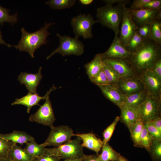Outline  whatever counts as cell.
<instances>
[{
  "mask_svg": "<svg viewBox=\"0 0 161 161\" xmlns=\"http://www.w3.org/2000/svg\"><path fill=\"white\" fill-rule=\"evenodd\" d=\"M161 80V59L158 60L151 70Z\"/></svg>",
  "mask_w": 161,
  "mask_h": 161,
  "instance_id": "obj_43",
  "label": "cell"
},
{
  "mask_svg": "<svg viewBox=\"0 0 161 161\" xmlns=\"http://www.w3.org/2000/svg\"><path fill=\"white\" fill-rule=\"evenodd\" d=\"M103 61L116 72L121 78L138 77L127 59H103Z\"/></svg>",
  "mask_w": 161,
  "mask_h": 161,
  "instance_id": "obj_14",
  "label": "cell"
},
{
  "mask_svg": "<svg viewBox=\"0 0 161 161\" xmlns=\"http://www.w3.org/2000/svg\"><path fill=\"white\" fill-rule=\"evenodd\" d=\"M120 120V117L118 116H116L112 123L104 130L103 132V145L108 143L110 140L116 126Z\"/></svg>",
  "mask_w": 161,
  "mask_h": 161,
  "instance_id": "obj_33",
  "label": "cell"
},
{
  "mask_svg": "<svg viewBox=\"0 0 161 161\" xmlns=\"http://www.w3.org/2000/svg\"><path fill=\"white\" fill-rule=\"evenodd\" d=\"M76 2L75 0H50L45 4L52 9L62 10L71 8Z\"/></svg>",
  "mask_w": 161,
  "mask_h": 161,
  "instance_id": "obj_28",
  "label": "cell"
},
{
  "mask_svg": "<svg viewBox=\"0 0 161 161\" xmlns=\"http://www.w3.org/2000/svg\"><path fill=\"white\" fill-rule=\"evenodd\" d=\"M126 5L119 4L113 6L107 4L97 9L96 17L102 26L114 31L115 35L119 34L120 26L121 23Z\"/></svg>",
  "mask_w": 161,
  "mask_h": 161,
  "instance_id": "obj_3",
  "label": "cell"
},
{
  "mask_svg": "<svg viewBox=\"0 0 161 161\" xmlns=\"http://www.w3.org/2000/svg\"><path fill=\"white\" fill-rule=\"evenodd\" d=\"M161 8L154 9L143 8L138 10H133L129 8L131 18L139 28L145 24H151L156 20V16Z\"/></svg>",
  "mask_w": 161,
  "mask_h": 161,
  "instance_id": "obj_13",
  "label": "cell"
},
{
  "mask_svg": "<svg viewBox=\"0 0 161 161\" xmlns=\"http://www.w3.org/2000/svg\"><path fill=\"white\" fill-rule=\"evenodd\" d=\"M103 62L104 66L103 70L109 84L118 87V83L121 78L120 76L113 69Z\"/></svg>",
  "mask_w": 161,
  "mask_h": 161,
  "instance_id": "obj_29",
  "label": "cell"
},
{
  "mask_svg": "<svg viewBox=\"0 0 161 161\" xmlns=\"http://www.w3.org/2000/svg\"><path fill=\"white\" fill-rule=\"evenodd\" d=\"M42 67H39L38 72L35 74L22 72L18 77V80L21 84H24L29 92L37 94V88L42 78Z\"/></svg>",
  "mask_w": 161,
  "mask_h": 161,
  "instance_id": "obj_17",
  "label": "cell"
},
{
  "mask_svg": "<svg viewBox=\"0 0 161 161\" xmlns=\"http://www.w3.org/2000/svg\"><path fill=\"white\" fill-rule=\"evenodd\" d=\"M145 8L154 9L161 8V0H150L144 5L143 8Z\"/></svg>",
  "mask_w": 161,
  "mask_h": 161,
  "instance_id": "obj_41",
  "label": "cell"
},
{
  "mask_svg": "<svg viewBox=\"0 0 161 161\" xmlns=\"http://www.w3.org/2000/svg\"><path fill=\"white\" fill-rule=\"evenodd\" d=\"M0 161H13L11 158L9 156L0 158Z\"/></svg>",
  "mask_w": 161,
  "mask_h": 161,
  "instance_id": "obj_50",
  "label": "cell"
},
{
  "mask_svg": "<svg viewBox=\"0 0 161 161\" xmlns=\"http://www.w3.org/2000/svg\"><path fill=\"white\" fill-rule=\"evenodd\" d=\"M144 40L139 34L137 31L129 41L126 49L130 52L133 53Z\"/></svg>",
  "mask_w": 161,
  "mask_h": 161,
  "instance_id": "obj_35",
  "label": "cell"
},
{
  "mask_svg": "<svg viewBox=\"0 0 161 161\" xmlns=\"http://www.w3.org/2000/svg\"><path fill=\"white\" fill-rule=\"evenodd\" d=\"M153 125L161 132V118L159 117L151 121Z\"/></svg>",
  "mask_w": 161,
  "mask_h": 161,
  "instance_id": "obj_45",
  "label": "cell"
},
{
  "mask_svg": "<svg viewBox=\"0 0 161 161\" xmlns=\"http://www.w3.org/2000/svg\"><path fill=\"white\" fill-rule=\"evenodd\" d=\"M118 88L125 95L145 89L144 84L138 77L121 78L118 83Z\"/></svg>",
  "mask_w": 161,
  "mask_h": 161,
  "instance_id": "obj_15",
  "label": "cell"
},
{
  "mask_svg": "<svg viewBox=\"0 0 161 161\" xmlns=\"http://www.w3.org/2000/svg\"><path fill=\"white\" fill-rule=\"evenodd\" d=\"M148 93L143 89L124 96V104L137 112L139 108L145 100Z\"/></svg>",
  "mask_w": 161,
  "mask_h": 161,
  "instance_id": "obj_20",
  "label": "cell"
},
{
  "mask_svg": "<svg viewBox=\"0 0 161 161\" xmlns=\"http://www.w3.org/2000/svg\"><path fill=\"white\" fill-rule=\"evenodd\" d=\"M153 161H161V142L153 140L148 151Z\"/></svg>",
  "mask_w": 161,
  "mask_h": 161,
  "instance_id": "obj_32",
  "label": "cell"
},
{
  "mask_svg": "<svg viewBox=\"0 0 161 161\" xmlns=\"http://www.w3.org/2000/svg\"><path fill=\"white\" fill-rule=\"evenodd\" d=\"M151 24H145L139 28L137 30L139 34L144 39L149 38Z\"/></svg>",
  "mask_w": 161,
  "mask_h": 161,
  "instance_id": "obj_39",
  "label": "cell"
},
{
  "mask_svg": "<svg viewBox=\"0 0 161 161\" xmlns=\"http://www.w3.org/2000/svg\"><path fill=\"white\" fill-rule=\"evenodd\" d=\"M73 136L80 138L81 140V145L84 148L93 151L98 154L103 145V141L92 133L74 134Z\"/></svg>",
  "mask_w": 161,
  "mask_h": 161,
  "instance_id": "obj_18",
  "label": "cell"
},
{
  "mask_svg": "<svg viewBox=\"0 0 161 161\" xmlns=\"http://www.w3.org/2000/svg\"><path fill=\"white\" fill-rule=\"evenodd\" d=\"M88 155L85 154L83 156L81 157L65 159L62 161H81L82 160L87 157Z\"/></svg>",
  "mask_w": 161,
  "mask_h": 161,
  "instance_id": "obj_47",
  "label": "cell"
},
{
  "mask_svg": "<svg viewBox=\"0 0 161 161\" xmlns=\"http://www.w3.org/2000/svg\"><path fill=\"white\" fill-rule=\"evenodd\" d=\"M89 78L92 82L97 86L109 84L103 68L95 76Z\"/></svg>",
  "mask_w": 161,
  "mask_h": 161,
  "instance_id": "obj_38",
  "label": "cell"
},
{
  "mask_svg": "<svg viewBox=\"0 0 161 161\" xmlns=\"http://www.w3.org/2000/svg\"><path fill=\"white\" fill-rule=\"evenodd\" d=\"M118 161H129L127 159L121 155L120 156Z\"/></svg>",
  "mask_w": 161,
  "mask_h": 161,
  "instance_id": "obj_52",
  "label": "cell"
},
{
  "mask_svg": "<svg viewBox=\"0 0 161 161\" xmlns=\"http://www.w3.org/2000/svg\"><path fill=\"white\" fill-rule=\"evenodd\" d=\"M120 120L127 127L129 130L139 119L137 112L131 108L124 104L120 108Z\"/></svg>",
  "mask_w": 161,
  "mask_h": 161,
  "instance_id": "obj_22",
  "label": "cell"
},
{
  "mask_svg": "<svg viewBox=\"0 0 161 161\" xmlns=\"http://www.w3.org/2000/svg\"><path fill=\"white\" fill-rule=\"evenodd\" d=\"M55 24V22H45L44 27L33 32H29L24 28H22L20 41L18 44L12 45V47L21 52H28L31 57L33 58L35 50L43 45L47 44L48 41L47 38L50 34L48 29Z\"/></svg>",
  "mask_w": 161,
  "mask_h": 161,
  "instance_id": "obj_2",
  "label": "cell"
},
{
  "mask_svg": "<svg viewBox=\"0 0 161 161\" xmlns=\"http://www.w3.org/2000/svg\"><path fill=\"white\" fill-rule=\"evenodd\" d=\"M0 44H3L9 47H12V45L6 43L2 38V35L0 29Z\"/></svg>",
  "mask_w": 161,
  "mask_h": 161,
  "instance_id": "obj_48",
  "label": "cell"
},
{
  "mask_svg": "<svg viewBox=\"0 0 161 161\" xmlns=\"http://www.w3.org/2000/svg\"><path fill=\"white\" fill-rule=\"evenodd\" d=\"M144 127V123L142 121L138 119L129 130L134 145L136 147H140V135Z\"/></svg>",
  "mask_w": 161,
  "mask_h": 161,
  "instance_id": "obj_27",
  "label": "cell"
},
{
  "mask_svg": "<svg viewBox=\"0 0 161 161\" xmlns=\"http://www.w3.org/2000/svg\"></svg>",
  "mask_w": 161,
  "mask_h": 161,
  "instance_id": "obj_53",
  "label": "cell"
},
{
  "mask_svg": "<svg viewBox=\"0 0 161 161\" xmlns=\"http://www.w3.org/2000/svg\"><path fill=\"white\" fill-rule=\"evenodd\" d=\"M98 21L95 20L90 14H80L72 17L71 25L75 37L79 38L81 36L85 39L92 38V30L93 25Z\"/></svg>",
  "mask_w": 161,
  "mask_h": 161,
  "instance_id": "obj_6",
  "label": "cell"
},
{
  "mask_svg": "<svg viewBox=\"0 0 161 161\" xmlns=\"http://www.w3.org/2000/svg\"><path fill=\"white\" fill-rule=\"evenodd\" d=\"M150 0H134L130 6V9L138 10L143 8L144 5Z\"/></svg>",
  "mask_w": 161,
  "mask_h": 161,
  "instance_id": "obj_40",
  "label": "cell"
},
{
  "mask_svg": "<svg viewBox=\"0 0 161 161\" xmlns=\"http://www.w3.org/2000/svg\"><path fill=\"white\" fill-rule=\"evenodd\" d=\"M144 125L153 140L161 141V132L155 127L151 121L146 122Z\"/></svg>",
  "mask_w": 161,
  "mask_h": 161,
  "instance_id": "obj_37",
  "label": "cell"
},
{
  "mask_svg": "<svg viewBox=\"0 0 161 161\" xmlns=\"http://www.w3.org/2000/svg\"><path fill=\"white\" fill-rule=\"evenodd\" d=\"M14 144L11 142L0 137V158L9 156Z\"/></svg>",
  "mask_w": 161,
  "mask_h": 161,
  "instance_id": "obj_36",
  "label": "cell"
},
{
  "mask_svg": "<svg viewBox=\"0 0 161 161\" xmlns=\"http://www.w3.org/2000/svg\"><path fill=\"white\" fill-rule=\"evenodd\" d=\"M81 161H100L98 158V154L89 155Z\"/></svg>",
  "mask_w": 161,
  "mask_h": 161,
  "instance_id": "obj_46",
  "label": "cell"
},
{
  "mask_svg": "<svg viewBox=\"0 0 161 161\" xmlns=\"http://www.w3.org/2000/svg\"><path fill=\"white\" fill-rule=\"evenodd\" d=\"M101 150V153L98 154L100 161H118L121 155L115 151L108 143L103 145Z\"/></svg>",
  "mask_w": 161,
  "mask_h": 161,
  "instance_id": "obj_25",
  "label": "cell"
},
{
  "mask_svg": "<svg viewBox=\"0 0 161 161\" xmlns=\"http://www.w3.org/2000/svg\"><path fill=\"white\" fill-rule=\"evenodd\" d=\"M105 97L120 109L124 104V96L117 86L110 84L98 86Z\"/></svg>",
  "mask_w": 161,
  "mask_h": 161,
  "instance_id": "obj_19",
  "label": "cell"
},
{
  "mask_svg": "<svg viewBox=\"0 0 161 161\" xmlns=\"http://www.w3.org/2000/svg\"><path fill=\"white\" fill-rule=\"evenodd\" d=\"M59 157L54 156L44 155L34 158L33 161H61Z\"/></svg>",
  "mask_w": 161,
  "mask_h": 161,
  "instance_id": "obj_42",
  "label": "cell"
},
{
  "mask_svg": "<svg viewBox=\"0 0 161 161\" xmlns=\"http://www.w3.org/2000/svg\"><path fill=\"white\" fill-rule=\"evenodd\" d=\"M0 137L15 144L23 145L35 140L32 136L24 131L15 130L8 134L0 133Z\"/></svg>",
  "mask_w": 161,
  "mask_h": 161,
  "instance_id": "obj_21",
  "label": "cell"
},
{
  "mask_svg": "<svg viewBox=\"0 0 161 161\" xmlns=\"http://www.w3.org/2000/svg\"><path fill=\"white\" fill-rule=\"evenodd\" d=\"M56 35L59 40V45L47 57V60L57 53H59L63 56L71 55L80 56L83 53L84 45L78 38L67 35H61L58 33Z\"/></svg>",
  "mask_w": 161,
  "mask_h": 161,
  "instance_id": "obj_5",
  "label": "cell"
},
{
  "mask_svg": "<svg viewBox=\"0 0 161 161\" xmlns=\"http://www.w3.org/2000/svg\"><path fill=\"white\" fill-rule=\"evenodd\" d=\"M151 137L144 126L142 131L140 139V147L145 148L148 152L153 141Z\"/></svg>",
  "mask_w": 161,
  "mask_h": 161,
  "instance_id": "obj_34",
  "label": "cell"
},
{
  "mask_svg": "<svg viewBox=\"0 0 161 161\" xmlns=\"http://www.w3.org/2000/svg\"><path fill=\"white\" fill-rule=\"evenodd\" d=\"M103 1L106 3V4L112 5L115 3H118V4H122L126 5L131 2L130 0H104Z\"/></svg>",
  "mask_w": 161,
  "mask_h": 161,
  "instance_id": "obj_44",
  "label": "cell"
},
{
  "mask_svg": "<svg viewBox=\"0 0 161 161\" xmlns=\"http://www.w3.org/2000/svg\"><path fill=\"white\" fill-rule=\"evenodd\" d=\"M80 139L77 137L58 146L46 148L44 155L54 156L64 160L82 157L85 154Z\"/></svg>",
  "mask_w": 161,
  "mask_h": 161,
  "instance_id": "obj_4",
  "label": "cell"
},
{
  "mask_svg": "<svg viewBox=\"0 0 161 161\" xmlns=\"http://www.w3.org/2000/svg\"><path fill=\"white\" fill-rule=\"evenodd\" d=\"M51 131L48 137L42 144L47 146L58 147L71 140L73 136V130L69 126L62 125L50 128Z\"/></svg>",
  "mask_w": 161,
  "mask_h": 161,
  "instance_id": "obj_7",
  "label": "cell"
},
{
  "mask_svg": "<svg viewBox=\"0 0 161 161\" xmlns=\"http://www.w3.org/2000/svg\"><path fill=\"white\" fill-rule=\"evenodd\" d=\"M10 10L0 5V24L1 25L5 22L10 23L12 25L17 23L18 20L17 13L10 15L9 13Z\"/></svg>",
  "mask_w": 161,
  "mask_h": 161,
  "instance_id": "obj_30",
  "label": "cell"
},
{
  "mask_svg": "<svg viewBox=\"0 0 161 161\" xmlns=\"http://www.w3.org/2000/svg\"><path fill=\"white\" fill-rule=\"evenodd\" d=\"M24 149L34 158L44 156L45 147L42 144H38L35 140L26 143Z\"/></svg>",
  "mask_w": 161,
  "mask_h": 161,
  "instance_id": "obj_26",
  "label": "cell"
},
{
  "mask_svg": "<svg viewBox=\"0 0 161 161\" xmlns=\"http://www.w3.org/2000/svg\"><path fill=\"white\" fill-rule=\"evenodd\" d=\"M161 10L158 12L156 16V20H161Z\"/></svg>",
  "mask_w": 161,
  "mask_h": 161,
  "instance_id": "obj_51",
  "label": "cell"
},
{
  "mask_svg": "<svg viewBox=\"0 0 161 161\" xmlns=\"http://www.w3.org/2000/svg\"><path fill=\"white\" fill-rule=\"evenodd\" d=\"M161 44L148 38L127 59L139 77L148 69L151 70L155 64L161 59Z\"/></svg>",
  "mask_w": 161,
  "mask_h": 161,
  "instance_id": "obj_1",
  "label": "cell"
},
{
  "mask_svg": "<svg viewBox=\"0 0 161 161\" xmlns=\"http://www.w3.org/2000/svg\"><path fill=\"white\" fill-rule=\"evenodd\" d=\"M150 39L161 44V21L156 20L151 24Z\"/></svg>",
  "mask_w": 161,
  "mask_h": 161,
  "instance_id": "obj_31",
  "label": "cell"
},
{
  "mask_svg": "<svg viewBox=\"0 0 161 161\" xmlns=\"http://www.w3.org/2000/svg\"><path fill=\"white\" fill-rule=\"evenodd\" d=\"M132 54L123 45L118 36L115 35L109 49L104 52L101 53V55L103 60L127 59L131 57Z\"/></svg>",
  "mask_w": 161,
  "mask_h": 161,
  "instance_id": "obj_12",
  "label": "cell"
},
{
  "mask_svg": "<svg viewBox=\"0 0 161 161\" xmlns=\"http://www.w3.org/2000/svg\"><path fill=\"white\" fill-rule=\"evenodd\" d=\"M80 3L83 5H88L91 4L93 1V0H79Z\"/></svg>",
  "mask_w": 161,
  "mask_h": 161,
  "instance_id": "obj_49",
  "label": "cell"
},
{
  "mask_svg": "<svg viewBox=\"0 0 161 161\" xmlns=\"http://www.w3.org/2000/svg\"><path fill=\"white\" fill-rule=\"evenodd\" d=\"M9 156L13 161H33L34 158L24 148L14 143Z\"/></svg>",
  "mask_w": 161,
  "mask_h": 161,
  "instance_id": "obj_24",
  "label": "cell"
},
{
  "mask_svg": "<svg viewBox=\"0 0 161 161\" xmlns=\"http://www.w3.org/2000/svg\"><path fill=\"white\" fill-rule=\"evenodd\" d=\"M58 88L53 85L43 96H39L38 93L34 94L29 92L27 95L22 97L16 98L12 103L11 105H21L24 106L27 108V113H29L32 107L39 105L38 103L41 100H46L52 92Z\"/></svg>",
  "mask_w": 161,
  "mask_h": 161,
  "instance_id": "obj_16",
  "label": "cell"
},
{
  "mask_svg": "<svg viewBox=\"0 0 161 161\" xmlns=\"http://www.w3.org/2000/svg\"><path fill=\"white\" fill-rule=\"evenodd\" d=\"M137 112L138 118L144 124L160 117L161 100L155 99L148 94L145 100Z\"/></svg>",
  "mask_w": 161,
  "mask_h": 161,
  "instance_id": "obj_8",
  "label": "cell"
},
{
  "mask_svg": "<svg viewBox=\"0 0 161 161\" xmlns=\"http://www.w3.org/2000/svg\"><path fill=\"white\" fill-rule=\"evenodd\" d=\"M121 23L119 38L126 49L130 39L139 28L131 18L129 8H126Z\"/></svg>",
  "mask_w": 161,
  "mask_h": 161,
  "instance_id": "obj_11",
  "label": "cell"
},
{
  "mask_svg": "<svg viewBox=\"0 0 161 161\" xmlns=\"http://www.w3.org/2000/svg\"><path fill=\"white\" fill-rule=\"evenodd\" d=\"M29 119L30 122H35L50 128L54 126L55 118L49 96L37 112L30 115Z\"/></svg>",
  "mask_w": 161,
  "mask_h": 161,
  "instance_id": "obj_9",
  "label": "cell"
},
{
  "mask_svg": "<svg viewBox=\"0 0 161 161\" xmlns=\"http://www.w3.org/2000/svg\"><path fill=\"white\" fill-rule=\"evenodd\" d=\"M139 77L143 83L147 93L158 100L161 98V80L150 69L140 75Z\"/></svg>",
  "mask_w": 161,
  "mask_h": 161,
  "instance_id": "obj_10",
  "label": "cell"
},
{
  "mask_svg": "<svg viewBox=\"0 0 161 161\" xmlns=\"http://www.w3.org/2000/svg\"><path fill=\"white\" fill-rule=\"evenodd\" d=\"M104 63L101 53L95 55L93 59L84 65L86 72L89 78L97 74L104 67Z\"/></svg>",
  "mask_w": 161,
  "mask_h": 161,
  "instance_id": "obj_23",
  "label": "cell"
}]
</instances>
